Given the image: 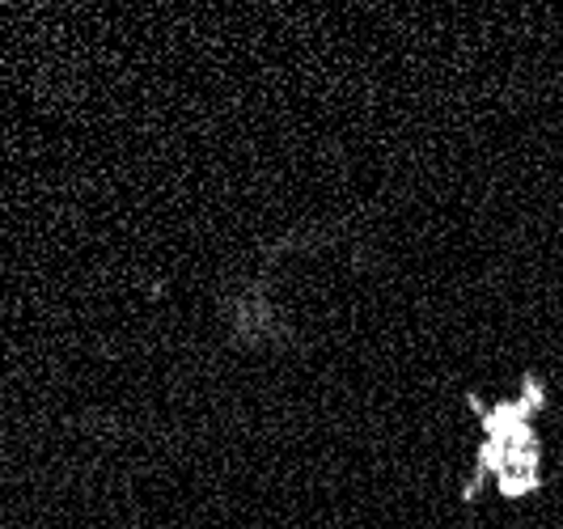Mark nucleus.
<instances>
[{
  "mask_svg": "<svg viewBox=\"0 0 563 529\" xmlns=\"http://www.w3.org/2000/svg\"><path fill=\"white\" fill-rule=\"evenodd\" d=\"M538 386L530 382V390L512 403H500L496 411L483 416V445H479V471L475 483H483L487 474L500 483L505 496H530L542 483V445H538L534 416H538Z\"/></svg>",
  "mask_w": 563,
  "mask_h": 529,
  "instance_id": "obj_1",
  "label": "nucleus"
}]
</instances>
